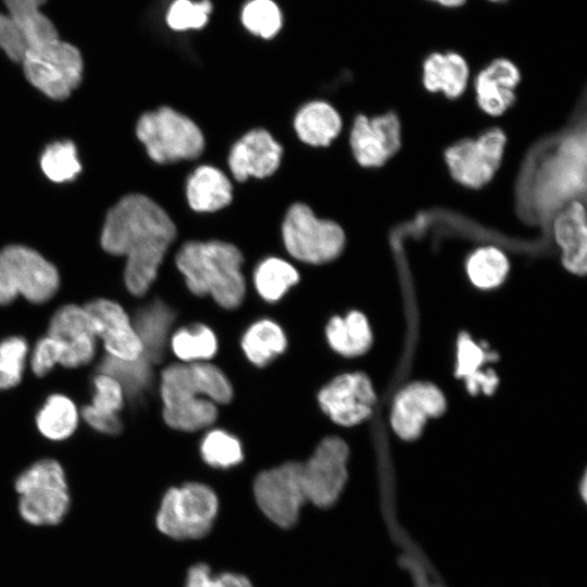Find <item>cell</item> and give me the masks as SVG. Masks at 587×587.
<instances>
[{
    "instance_id": "1",
    "label": "cell",
    "mask_w": 587,
    "mask_h": 587,
    "mask_svg": "<svg viewBox=\"0 0 587 587\" xmlns=\"http://www.w3.org/2000/svg\"><path fill=\"white\" fill-rule=\"evenodd\" d=\"M176 236L166 212L145 195L123 197L107 214L101 246L111 254L126 257L124 272L128 291L143 296Z\"/></svg>"
},
{
    "instance_id": "2",
    "label": "cell",
    "mask_w": 587,
    "mask_h": 587,
    "mask_svg": "<svg viewBox=\"0 0 587 587\" xmlns=\"http://www.w3.org/2000/svg\"><path fill=\"white\" fill-rule=\"evenodd\" d=\"M176 266L188 289L196 296H211L224 309H235L243 300L242 254L232 243L188 241L176 254Z\"/></svg>"
},
{
    "instance_id": "3",
    "label": "cell",
    "mask_w": 587,
    "mask_h": 587,
    "mask_svg": "<svg viewBox=\"0 0 587 587\" xmlns=\"http://www.w3.org/2000/svg\"><path fill=\"white\" fill-rule=\"evenodd\" d=\"M18 512L28 524H59L70 508V494L63 467L52 459L40 460L15 480Z\"/></svg>"
},
{
    "instance_id": "4",
    "label": "cell",
    "mask_w": 587,
    "mask_h": 587,
    "mask_svg": "<svg viewBox=\"0 0 587 587\" xmlns=\"http://www.w3.org/2000/svg\"><path fill=\"white\" fill-rule=\"evenodd\" d=\"M136 134L149 157L161 164L195 159L204 148L200 128L189 117L168 107L142 114Z\"/></svg>"
},
{
    "instance_id": "5",
    "label": "cell",
    "mask_w": 587,
    "mask_h": 587,
    "mask_svg": "<svg viewBox=\"0 0 587 587\" xmlns=\"http://www.w3.org/2000/svg\"><path fill=\"white\" fill-rule=\"evenodd\" d=\"M53 264L32 248L12 245L0 251V305L18 295L33 303L51 299L59 288Z\"/></svg>"
},
{
    "instance_id": "6",
    "label": "cell",
    "mask_w": 587,
    "mask_h": 587,
    "mask_svg": "<svg viewBox=\"0 0 587 587\" xmlns=\"http://www.w3.org/2000/svg\"><path fill=\"white\" fill-rule=\"evenodd\" d=\"M217 508V497L210 487L188 483L166 491L157 514V526L175 539H198L210 532Z\"/></svg>"
},
{
    "instance_id": "7",
    "label": "cell",
    "mask_w": 587,
    "mask_h": 587,
    "mask_svg": "<svg viewBox=\"0 0 587 587\" xmlns=\"http://www.w3.org/2000/svg\"><path fill=\"white\" fill-rule=\"evenodd\" d=\"M27 80L54 100H63L79 85L80 52L60 38L30 47L21 62Z\"/></svg>"
},
{
    "instance_id": "8",
    "label": "cell",
    "mask_w": 587,
    "mask_h": 587,
    "mask_svg": "<svg viewBox=\"0 0 587 587\" xmlns=\"http://www.w3.org/2000/svg\"><path fill=\"white\" fill-rule=\"evenodd\" d=\"M284 245L291 257L312 264L336 259L345 246V233L333 221L322 220L303 203H295L283 222Z\"/></svg>"
},
{
    "instance_id": "9",
    "label": "cell",
    "mask_w": 587,
    "mask_h": 587,
    "mask_svg": "<svg viewBox=\"0 0 587 587\" xmlns=\"http://www.w3.org/2000/svg\"><path fill=\"white\" fill-rule=\"evenodd\" d=\"M161 399L165 423L178 430L195 432L211 425L216 416L215 403L195 385L188 364H172L161 374Z\"/></svg>"
},
{
    "instance_id": "10",
    "label": "cell",
    "mask_w": 587,
    "mask_h": 587,
    "mask_svg": "<svg viewBox=\"0 0 587 587\" xmlns=\"http://www.w3.org/2000/svg\"><path fill=\"white\" fill-rule=\"evenodd\" d=\"M253 492L258 505L273 523L284 528L294 526L307 501L301 463L287 462L261 472Z\"/></svg>"
},
{
    "instance_id": "11",
    "label": "cell",
    "mask_w": 587,
    "mask_h": 587,
    "mask_svg": "<svg viewBox=\"0 0 587 587\" xmlns=\"http://www.w3.org/2000/svg\"><path fill=\"white\" fill-rule=\"evenodd\" d=\"M349 449L339 437H326L315 448L310 459L301 464L307 500L320 508L333 505L347 480Z\"/></svg>"
},
{
    "instance_id": "12",
    "label": "cell",
    "mask_w": 587,
    "mask_h": 587,
    "mask_svg": "<svg viewBox=\"0 0 587 587\" xmlns=\"http://www.w3.org/2000/svg\"><path fill=\"white\" fill-rule=\"evenodd\" d=\"M505 142V135L499 128L489 129L477 139L457 142L445 153L450 174L466 187H483L499 168Z\"/></svg>"
},
{
    "instance_id": "13",
    "label": "cell",
    "mask_w": 587,
    "mask_h": 587,
    "mask_svg": "<svg viewBox=\"0 0 587 587\" xmlns=\"http://www.w3.org/2000/svg\"><path fill=\"white\" fill-rule=\"evenodd\" d=\"M375 399L370 378L359 372L337 376L317 395L324 413L342 426H352L366 420L372 413Z\"/></svg>"
},
{
    "instance_id": "14",
    "label": "cell",
    "mask_w": 587,
    "mask_h": 587,
    "mask_svg": "<svg viewBox=\"0 0 587 587\" xmlns=\"http://www.w3.org/2000/svg\"><path fill=\"white\" fill-rule=\"evenodd\" d=\"M350 145L359 164L377 167L388 161L401 146V126L394 113L373 118L359 115L350 134Z\"/></svg>"
},
{
    "instance_id": "15",
    "label": "cell",
    "mask_w": 587,
    "mask_h": 587,
    "mask_svg": "<svg viewBox=\"0 0 587 587\" xmlns=\"http://www.w3.org/2000/svg\"><path fill=\"white\" fill-rule=\"evenodd\" d=\"M84 309L96 336L102 339L109 355L133 361L142 354L143 348L134 324L118 303L97 299L87 303Z\"/></svg>"
},
{
    "instance_id": "16",
    "label": "cell",
    "mask_w": 587,
    "mask_h": 587,
    "mask_svg": "<svg viewBox=\"0 0 587 587\" xmlns=\"http://www.w3.org/2000/svg\"><path fill=\"white\" fill-rule=\"evenodd\" d=\"M48 335L62 348L61 365L78 367L89 363L96 353V334L84 308L67 304L51 317Z\"/></svg>"
},
{
    "instance_id": "17",
    "label": "cell",
    "mask_w": 587,
    "mask_h": 587,
    "mask_svg": "<svg viewBox=\"0 0 587 587\" xmlns=\"http://www.w3.org/2000/svg\"><path fill=\"white\" fill-rule=\"evenodd\" d=\"M446 409L442 392L429 383H414L397 396L391 411L396 434L407 440L415 439L429 417L439 416Z\"/></svg>"
},
{
    "instance_id": "18",
    "label": "cell",
    "mask_w": 587,
    "mask_h": 587,
    "mask_svg": "<svg viewBox=\"0 0 587 587\" xmlns=\"http://www.w3.org/2000/svg\"><path fill=\"white\" fill-rule=\"evenodd\" d=\"M283 149L265 129H253L232 148L228 164L234 177L243 182L253 176L264 178L279 166Z\"/></svg>"
},
{
    "instance_id": "19",
    "label": "cell",
    "mask_w": 587,
    "mask_h": 587,
    "mask_svg": "<svg viewBox=\"0 0 587 587\" xmlns=\"http://www.w3.org/2000/svg\"><path fill=\"white\" fill-rule=\"evenodd\" d=\"M520 79V71L512 61L499 58L490 62L475 79L479 108L491 116L504 113L516 99L514 89Z\"/></svg>"
},
{
    "instance_id": "20",
    "label": "cell",
    "mask_w": 587,
    "mask_h": 587,
    "mask_svg": "<svg viewBox=\"0 0 587 587\" xmlns=\"http://www.w3.org/2000/svg\"><path fill=\"white\" fill-rule=\"evenodd\" d=\"M553 235L562 250V263L572 273L584 275L587 267V227L584 204L573 200L553 220Z\"/></svg>"
},
{
    "instance_id": "21",
    "label": "cell",
    "mask_w": 587,
    "mask_h": 587,
    "mask_svg": "<svg viewBox=\"0 0 587 587\" xmlns=\"http://www.w3.org/2000/svg\"><path fill=\"white\" fill-rule=\"evenodd\" d=\"M469 76L467 62L457 52H433L423 62L424 87L432 92L441 91L449 98L464 92Z\"/></svg>"
},
{
    "instance_id": "22",
    "label": "cell",
    "mask_w": 587,
    "mask_h": 587,
    "mask_svg": "<svg viewBox=\"0 0 587 587\" xmlns=\"http://www.w3.org/2000/svg\"><path fill=\"white\" fill-rule=\"evenodd\" d=\"M174 320L175 312L160 300L137 311L133 324L143 348L142 355L151 364L162 359Z\"/></svg>"
},
{
    "instance_id": "23",
    "label": "cell",
    "mask_w": 587,
    "mask_h": 587,
    "mask_svg": "<svg viewBox=\"0 0 587 587\" xmlns=\"http://www.w3.org/2000/svg\"><path fill=\"white\" fill-rule=\"evenodd\" d=\"M190 208L198 212H213L232 201V184L218 168L202 165L189 176L186 187Z\"/></svg>"
},
{
    "instance_id": "24",
    "label": "cell",
    "mask_w": 587,
    "mask_h": 587,
    "mask_svg": "<svg viewBox=\"0 0 587 587\" xmlns=\"http://www.w3.org/2000/svg\"><path fill=\"white\" fill-rule=\"evenodd\" d=\"M294 126L303 142L314 147H325L340 133L341 118L328 103L313 101L299 110Z\"/></svg>"
},
{
    "instance_id": "25",
    "label": "cell",
    "mask_w": 587,
    "mask_h": 587,
    "mask_svg": "<svg viewBox=\"0 0 587 587\" xmlns=\"http://www.w3.org/2000/svg\"><path fill=\"white\" fill-rule=\"evenodd\" d=\"M326 338L337 353L357 357L370 348L372 333L366 317L359 311H351L345 317L334 316L329 320Z\"/></svg>"
},
{
    "instance_id": "26",
    "label": "cell",
    "mask_w": 587,
    "mask_h": 587,
    "mask_svg": "<svg viewBox=\"0 0 587 587\" xmlns=\"http://www.w3.org/2000/svg\"><path fill=\"white\" fill-rule=\"evenodd\" d=\"M287 339L282 327L272 320L262 319L250 325L241 338V349L255 366L263 367L282 354Z\"/></svg>"
},
{
    "instance_id": "27",
    "label": "cell",
    "mask_w": 587,
    "mask_h": 587,
    "mask_svg": "<svg viewBox=\"0 0 587 587\" xmlns=\"http://www.w3.org/2000/svg\"><path fill=\"white\" fill-rule=\"evenodd\" d=\"M3 2L8 14L22 29L29 48L59 38L53 23L40 11L46 0H3Z\"/></svg>"
},
{
    "instance_id": "28",
    "label": "cell",
    "mask_w": 587,
    "mask_h": 587,
    "mask_svg": "<svg viewBox=\"0 0 587 587\" xmlns=\"http://www.w3.org/2000/svg\"><path fill=\"white\" fill-rule=\"evenodd\" d=\"M77 423L75 403L60 394L48 397L36 416L39 432L50 440L66 439L75 432Z\"/></svg>"
},
{
    "instance_id": "29",
    "label": "cell",
    "mask_w": 587,
    "mask_h": 587,
    "mask_svg": "<svg viewBox=\"0 0 587 587\" xmlns=\"http://www.w3.org/2000/svg\"><path fill=\"white\" fill-rule=\"evenodd\" d=\"M152 364L141 354L133 361L107 355L99 365V372L115 378L124 392L133 401L140 399L148 390L152 378Z\"/></svg>"
},
{
    "instance_id": "30",
    "label": "cell",
    "mask_w": 587,
    "mask_h": 587,
    "mask_svg": "<svg viewBox=\"0 0 587 587\" xmlns=\"http://www.w3.org/2000/svg\"><path fill=\"white\" fill-rule=\"evenodd\" d=\"M299 280L297 270L279 258L263 260L253 274L258 294L267 302L278 301Z\"/></svg>"
},
{
    "instance_id": "31",
    "label": "cell",
    "mask_w": 587,
    "mask_h": 587,
    "mask_svg": "<svg viewBox=\"0 0 587 587\" xmlns=\"http://www.w3.org/2000/svg\"><path fill=\"white\" fill-rule=\"evenodd\" d=\"M171 348L182 361L203 362L216 353L217 339L210 327L195 324L176 330L171 338Z\"/></svg>"
},
{
    "instance_id": "32",
    "label": "cell",
    "mask_w": 587,
    "mask_h": 587,
    "mask_svg": "<svg viewBox=\"0 0 587 587\" xmlns=\"http://www.w3.org/2000/svg\"><path fill=\"white\" fill-rule=\"evenodd\" d=\"M466 271L471 282L478 288L490 289L499 286L509 271L504 253L496 247L475 250L467 260Z\"/></svg>"
},
{
    "instance_id": "33",
    "label": "cell",
    "mask_w": 587,
    "mask_h": 587,
    "mask_svg": "<svg viewBox=\"0 0 587 587\" xmlns=\"http://www.w3.org/2000/svg\"><path fill=\"white\" fill-rule=\"evenodd\" d=\"M200 453L207 464L220 469L237 465L243 459L239 439L224 429L207 433L200 444Z\"/></svg>"
},
{
    "instance_id": "34",
    "label": "cell",
    "mask_w": 587,
    "mask_h": 587,
    "mask_svg": "<svg viewBox=\"0 0 587 587\" xmlns=\"http://www.w3.org/2000/svg\"><path fill=\"white\" fill-rule=\"evenodd\" d=\"M40 166L55 183L72 180L82 170L75 145L68 140L49 145L40 158Z\"/></svg>"
},
{
    "instance_id": "35",
    "label": "cell",
    "mask_w": 587,
    "mask_h": 587,
    "mask_svg": "<svg viewBox=\"0 0 587 587\" xmlns=\"http://www.w3.org/2000/svg\"><path fill=\"white\" fill-rule=\"evenodd\" d=\"M188 365L192 380L202 397L214 403H227L232 400V385L217 366L204 361Z\"/></svg>"
},
{
    "instance_id": "36",
    "label": "cell",
    "mask_w": 587,
    "mask_h": 587,
    "mask_svg": "<svg viewBox=\"0 0 587 587\" xmlns=\"http://www.w3.org/2000/svg\"><path fill=\"white\" fill-rule=\"evenodd\" d=\"M28 345L23 337L0 341V390L15 387L22 379Z\"/></svg>"
},
{
    "instance_id": "37",
    "label": "cell",
    "mask_w": 587,
    "mask_h": 587,
    "mask_svg": "<svg viewBox=\"0 0 587 587\" xmlns=\"http://www.w3.org/2000/svg\"><path fill=\"white\" fill-rule=\"evenodd\" d=\"M245 27L262 38L274 37L282 27V14L272 0H252L241 13Z\"/></svg>"
},
{
    "instance_id": "38",
    "label": "cell",
    "mask_w": 587,
    "mask_h": 587,
    "mask_svg": "<svg viewBox=\"0 0 587 587\" xmlns=\"http://www.w3.org/2000/svg\"><path fill=\"white\" fill-rule=\"evenodd\" d=\"M211 11L209 0H175L167 11L166 23L175 30L198 29L207 24Z\"/></svg>"
},
{
    "instance_id": "39",
    "label": "cell",
    "mask_w": 587,
    "mask_h": 587,
    "mask_svg": "<svg viewBox=\"0 0 587 587\" xmlns=\"http://www.w3.org/2000/svg\"><path fill=\"white\" fill-rule=\"evenodd\" d=\"M92 402L97 409L117 413L124 404V390L121 384L112 376L99 372L92 380Z\"/></svg>"
},
{
    "instance_id": "40",
    "label": "cell",
    "mask_w": 587,
    "mask_h": 587,
    "mask_svg": "<svg viewBox=\"0 0 587 587\" xmlns=\"http://www.w3.org/2000/svg\"><path fill=\"white\" fill-rule=\"evenodd\" d=\"M0 48L14 62H22L28 50V42L17 25L8 14L0 12Z\"/></svg>"
},
{
    "instance_id": "41",
    "label": "cell",
    "mask_w": 587,
    "mask_h": 587,
    "mask_svg": "<svg viewBox=\"0 0 587 587\" xmlns=\"http://www.w3.org/2000/svg\"><path fill=\"white\" fill-rule=\"evenodd\" d=\"M30 361L33 372L37 376H43L54 364H61L62 348L54 338L47 335L35 345Z\"/></svg>"
},
{
    "instance_id": "42",
    "label": "cell",
    "mask_w": 587,
    "mask_h": 587,
    "mask_svg": "<svg viewBox=\"0 0 587 587\" xmlns=\"http://www.w3.org/2000/svg\"><path fill=\"white\" fill-rule=\"evenodd\" d=\"M484 360L483 350L467 335H462L458 345V376H470L477 372Z\"/></svg>"
},
{
    "instance_id": "43",
    "label": "cell",
    "mask_w": 587,
    "mask_h": 587,
    "mask_svg": "<svg viewBox=\"0 0 587 587\" xmlns=\"http://www.w3.org/2000/svg\"><path fill=\"white\" fill-rule=\"evenodd\" d=\"M82 414L87 424L100 433L115 435L122 430L117 413L102 411L89 404L84 407Z\"/></svg>"
},
{
    "instance_id": "44",
    "label": "cell",
    "mask_w": 587,
    "mask_h": 587,
    "mask_svg": "<svg viewBox=\"0 0 587 587\" xmlns=\"http://www.w3.org/2000/svg\"><path fill=\"white\" fill-rule=\"evenodd\" d=\"M186 587H218V585L216 577L211 576L210 569L205 564H197L188 572Z\"/></svg>"
},
{
    "instance_id": "45",
    "label": "cell",
    "mask_w": 587,
    "mask_h": 587,
    "mask_svg": "<svg viewBox=\"0 0 587 587\" xmlns=\"http://www.w3.org/2000/svg\"><path fill=\"white\" fill-rule=\"evenodd\" d=\"M467 388L472 392H476L477 389L482 388L485 392L489 394L494 390L497 385V377L492 372L487 374L475 372L474 374L466 377Z\"/></svg>"
},
{
    "instance_id": "46",
    "label": "cell",
    "mask_w": 587,
    "mask_h": 587,
    "mask_svg": "<svg viewBox=\"0 0 587 587\" xmlns=\"http://www.w3.org/2000/svg\"><path fill=\"white\" fill-rule=\"evenodd\" d=\"M218 587H252L250 580L239 574L224 573L216 576Z\"/></svg>"
},
{
    "instance_id": "47",
    "label": "cell",
    "mask_w": 587,
    "mask_h": 587,
    "mask_svg": "<svg viewBox=\"0 0 587 587\" xmlns=\"http://www.w3.org/2000/svg\"><path fill=\"white\" fill-rule=\"evenodd\" d=\"M444 8L455 9L466 3V0H428Z\"/></svg>"
},
{
    "instance_id": "48",
    "label": "cell",
    "mask_w": 587,
    "mask_h": 587,
    "mask_svg": "<svg viewBox=\"0 0 587 587\" xmlns=\"http://www.w3.org/2000/svg\"><path fill=\"white\" fill-rule=\"evenodd\" d=\"M489 2H492V3H502V2H505L508 0H488Z\"/></svg>"
}]
</instances>
